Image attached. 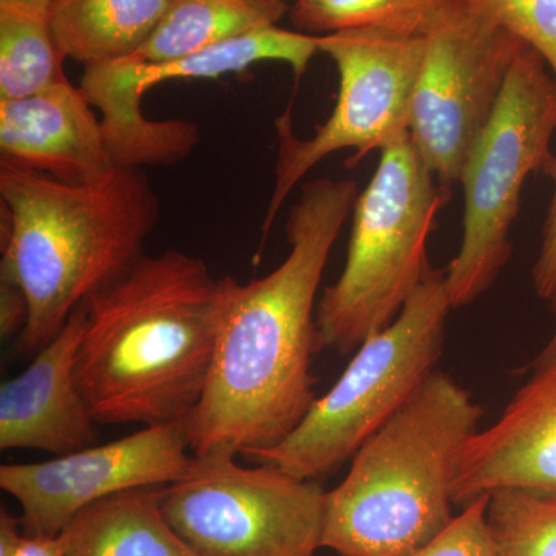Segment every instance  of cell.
Segmentation results:
<instances>
[{"mask_svg":"<svg viewBox=\"0 0 556 556\" xmlns=\"http://www.w3.org/2000/svg\"><path fill=\"white\" fill-rule=\"evenodd\" d=\"M358 197L354 179L317 178L288 214L289 254L263 278H219V328L203 396L185 419L192 455L273 447L316 401L317 291Z\"/></svg>","mask_w":556,"mask_h":556,"instance_id":"obj_1","label":"cell"},{"mask_svg":"<svg viewBox=\"0 0 556 556\" xmlns=\"http://www.w3.org/2000/svg\"><path fill=\"white\" fill-rule=\"evenodd\" d=\"M219 278L204 260L144 254L84 302L76 382L98 424L179 422L206 388L219 328Z\"/></svg>","mask_w":556,"mask_h":556,"instance_id":"obj_2","label":"cell"},{"mask_svg":"<svg viewBox=\"0 0 556 556\" xmlns=\"http://www.w3.org/2000/svg\"><path fill=\"white\" fill-rule=\"evenodd\" d=\"M2 280L17 285L28 320L17 351L38 353L73 311L127 273L146 254L160 199L138 167L70 185L0 164Z\"/></svg>","mask_w":556,"mask_h":556,"instance_id":"obj_3","label":"cell"},{"mask_svg":"<svg viewBox=\"0 0 556 556\" xmlns=\"http://www.w3.org/2000/svg\"><path fill=\"white\" fill-rule=\"evenodd\" d=\"M484 408L441 371L368 438L325 504L321 547L339 556H408L453 515L460 450Z\"/></svg>","mask_w":556,"mask_h":556,"instance_id":"obj_4","label":"cell"},{"mask_svg":"<svg viewBox=\"0 0 556 556\" xmlns=\"http://www.w3.org/2000/svg\"><path fill=\"white\" fill-rule=\"evenodd\" d=\"M409 131L380 150L358 193L345 268L317 302L318 348L348 354L388 327L431 268L427 243L447 188L439 185Z\"/></svg>","mask_w":556,"mask_h":556,"instance_id":"obj_5","label":"cell"},{"mask_svg":"<svg viewBox=\"0 0 556 556\" xmlns=\"http://www.w3.org/2000/svg\"><path fill=\"white\" fill-rule=\"evenodd\" d=\"M450 302L445 269H428L397 317L356 350L336 386L269 448L247 453L302 479L331 473L387 424L434 371Z\"/></svg>","mask_w":556,"mask_h":556,"instance_id":"obj_6","label":"cell"},{"mask_svg":"<svg viewBox=\"0 0 556 556\" xmlns=\"http://www.w3.org/2000/svg\"><path fill=\"white\" fill-rule=\"evenodd\" d=\"M555 131L556 80L541 54L526 47L460 174L463 240L445 268L453 309L471 305L506 268L522 188L551 159Z\"/></svg>","mask_w":556,"mask_h":556,"instance_id":"obj_7","label":"cell"},{"mask_svg":"<svg viewBox=\"0 0 556 556\" xmlns=\"http://www.w3.org/2000/svg\"><path fill=\"white\" fill-rule=\"evenodd\" d=\"M236 456L193 455L188 477L161 492L167 525L197 556H316L327 492L316 479L243 467Z\"/></svg>","mask_w":556,"mask_h":556,"instance_id":"obj_8","label":"cell"},{"mask_svg":"<svg viewBox=\"0 0 556 556\" xmlns=\"http://www.w3.org/2000/svg\"><path fill=\"white\" fill-rule=\"evenodd\" d=\"M427 38L380 30L320 36V53L334 61L339 94L331 116L311 138H299L291 110L276 119L274 189L263 222V241L291 190L313 167L339 150L353 149V163L407 134L413 97L426 58Z\"/></svg>","mask_w":556,"mask_h":556,"instance_id":"obj_9","label":"cell"},{"mask_svg":"<svg viewBox=\"0 0 556 556\" xmlns=\"http://www.w3.org/2000/svg\"><path fill=\"white\" fill-rule=\"evenodd\" d=\"M525 42L464 2L427 36L409 138L439 185L459 182Z\"/></svg>","mask_w":556,"mask_h":556,"instance_id":"obj_10","label":"cell"},{"mask_svg":"<svg viewBox=\"0 0 556 556\" xmlns=\"http://www.w3.org/2000/svg\"><path fill=\"white\" fill-rule=\"evenodd\" d=\"M192 464L185 420H179L43 463L7 464L0 467V489L20 504L27 535L53 536L91 504L174 484L188 477Z\"/></svg>","mask_w":556,"mask_h":556,"instance_id":"obj_11","label":"cell"},{"mask_svg":"<svg viewBox=\"0 0 556 556\" xmlns=\"http://www.w3.org/2000/svg\"><path fill=\"white\" fill-rule=\"evenodd\" d=\"M500 492L556 501V343H547L495 422L460 450L455 506Z\"/></svg>","mask_w":556,"mask_h":556,"instance_id":"obj_12","label":"cell"},{"mask_svg":"<svg viewBox=\"0 0 556 556\" xmlns=\"http://www.w3.org/2000/svg\"><path fill=\"white\" fill-rule=\"evenodd\" d=\"M86 325L83 303L28 368L2 383L0 448L62 456L97 444L98 422L76 382V357Z\"/></svg>","mask_w":556,"mask_h":556,"instance_id":"obj_13","label":"cell"},{"mask_svg":"<svg viewBox=\"0 0 556 556\" xmlns=\"http://www.w3.org/2000/svg\"><path fill=\"white\" fill-rule=\"evenodd\" d=\"M0 159L70 185L98 181L116 169L101 118L68 79L0 101Z\"/></svg>","mask_w":556,"mask_h":556,"instance_id":"obj_14","label":"cell"},{"mask_svg":"<svg viewBox=\"0 0 556 556\" xmlns=\"http://www.w3.org/2000/svg\"><path fill=\"white\" fill-rule=\"evenodd\" d=\"M317 53H320V36L276 25L193 51L177 60L146 62L131 56L110 61L108 65L113 75L142 100L150 89L167 80L218 79L244 72L260 62H283L298 78H302Z\"/></svg>","mask_w":556,"mask_h":556,"instance_id":"obj_15","label":"cell"},{"mask_svg":"<svg viewBox=\"0 0 556 556\" xmlns=\"http://www.w3.org/2000/svg\"><path fill=\"white\" fill-rule=\"evenodd\" d=\"M163 489H137L84 508L65 527V556H197L167 525Z\"/></svg>","mask_w":556,"mask_h":556,"instance_id":"obj_16","label":"cell"},{"mask_svg":"<svg viewBox=\"0 0 556 556\" xmlns=\"http://www.w3.org/2000/svg\"><path fill=\"white\" fill-rule=\"evenodd\" d=\"M172 0H53L51 27L61 53L83 67L135 56Z\"/></svg>","mask_w":556,"mask_h":556,"instance_id":"obj_17","label":"cell"},{"mask_svg":"<svg viewBox=\"0 0 556 556\" xmlns=\"http://www.w3.org/2000/svg\"><path fill=\"white\" fill-rule=\"evenodd\" d=\"M288 13V0H172L166 17L135 58L146 62L177 60L276 27Z\"/></svg>","mask_w":556,"mask_h":556,"instance_id":"obj_18","label":"cell"},{"mask_svg":"<svg viewBox=\"0 0 556 556\" xmlns=\"http://www.w3.org/2000/svg\"><path fill=\"white\" fill-rule=\"evenodd\" d=\"M53 0H0V101L68 79L51 27Z\"/></svg>","mask_w":556,"mask_h":556,"instance_id":"obj_19","label":"cell"},{"mask_svg":"<svg viewBox=\"0 0 556 556\" xmlns=\"http://www.w3.org/2000/svg\"><path fill=\"white\" fill-rule=\"evenodd\" d=\"M466 0H291L289 20L314 36L346 30H380L427 38Z\"/></svg>","mask_w":556,"mask_h":556,"instance_id":"obj_20","label":"cell"},{"mask_svg":"<svg viewBox=\"0 0 556 556\" xmlns=\"http://www.w3.org/2000/svg\"><path fill=\"white\" fill-rule=\"evenodd\" d=\"M486 522L497 556H556V501L521 492L490 496Z\"/></svg>","mask_w":556,"mask_h":556,"instance_id":"obj_21","label":"cell"},{"mask_svg":"<svg viewBox=\"0 0 556 556\" xmlns=\"http://www.w3.org/2000/svg\"><path fill=\"white\" fill-rule=\"evenodd\" d=\"M546 61L556 80V0H466Z\"/></svg>","mask_w":556,"mask_h":556,"instance_id":"obj_22","label":"cell"},{"mask_svg":"<svg viewBox=\"0 0 556 556\" xmlns=\"http://www.w3.org/2000/svg\"><path fill=\"white\" fill-rule=\"evenodd\" d=\"M489 501L484 496L467 504L444 532L408 556H497L486 522Z\"/></svg>","mask_w":556,"mask_h":556,"instance_id":"obj_23","label":"cell"},{"mask_svg":"<svg viewBox=\"0 0 556 556\" xmlns=\"http://www.w3.org/2000/svg\"><path fill=\"white\" fill-rule=\"evenodd\" d=\"M543 174L554 185L546 222L541 236L540 251L532 268V283L538 298L551 300L556 292V156L552 155L543 167Z\"/></svg>","mask_w":556,"mask_h":556,"instance_id":"obj_24","label":"cell"},{"mask_svg":"<svg viewBox=\"0 0 556 556\" xmlns=\"http://www.w3.org/2000/svg\"><path fill=\"white\" fill-rule=\"evenodd\" d=\"M28 320V302L22 289L11 281L0 280V336L10 339L21 334Z\"/></svg>","mask_w":556,"mask_h":556,"instance_id":"obj_25","label":"cell"},{"mask_svg":"<svg viewBox=\"0 0 556 556\" xmlns=\"http://www.w3.org/2000/svg\"><path fill=\"white\" fill-rule=\"evenodd\" d=\"M65 548H67V540H65L64 532L53 536L27 535L25 533L17 556H65Z\"/></svg>","mask_w":556,"mask_h":556,"instance_id":"obj_26","label":"cell"},{"mask_svg":"<svg viewBox=\"0 0 556 556\" xmlns=\"http://www.w3.org/2000/svg\"><path fill=\"white\" fill-rule=\"evenodd\" d=\"M25 532L21 519L11 515L5 508L0 511V556H17Z\"/></svg>","mask_w":556,"mask_h":556,"instance_id":"obj_27","label":"cell"},{"mask_svg":"<svg viewBox=\"0 0 556 556\" xmlns=\"http://www.w3.org/2000/svg\"><path fill=\"white\" fill-rule=\"evenodd\" d=\"M548 302H551L552 313H554V332H552V338L548 340V343H556V292L554 298L548 300Z\"/></svg>","mask_w":556,"mask_h":556,"instance_id":"obj_28","label":"cell"}]
</instances>
